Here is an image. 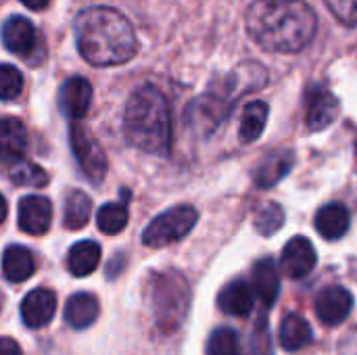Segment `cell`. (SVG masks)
Here are the masks:
<instances>
[{"instance_id": "cell-18", "label": "cell", "mask_w": 357, "mask_h": 355, "mask_svg": "<svg viewBox=\"0 0 357 355\" xmlns=\"http://www.w3.org/2000/svg\"><path fill=\"white\" fill-rule=\"evenodd\" d=\"M351 224L349 209L341 203H328L316 213V230L326 241H339L347 234Z\"/></svg>"}, {"instance_id": "cell-33", "label": "cell", "mask_w": 357, "mask_h": 355, "mask_svg": "<svg viewBox=\"0 0 357 355\" xmlns=\"http://www.w3.org/2000/svg\"><path fill=\"white\" fill-rule=\"evenodd\" d=\"M0 355H23V352L17 341L8 337H0Z\"/></svg>"}, {"instance_id": "cell-1", "label": "cell", "mask_w": 357, "mask_h": 355, "mask_svg": "<svg viewBox=\"0 0 357 355\" xmlns=\"http://www.w3.org/2000/svg\"><path fill=\"white\" fill-rule=\"evenodd\" d=\"M251 40L268 52H301L316 36L318 15L305 0H255L245 13Z\"/></svg>"}, {"instance_id": "cell-22", "label": "cell", "mask_w": 357, "mask_h": 355, "mask_svg": "<svg viewBox=\"0 0 357 355\" xmlns=\"http://www.w3.org/2000/svg\"><path fill=\"white\" fill-rule=\"evenodd\" d=\"M98 299L90 293H75L65 303V320L71 328L82 331L96 322L98 318Z\"/></svg>"}, {"instance_id": "cell-34", "label": "cell", "mask_w": 357, "mask_h": 355, "mask_svg": "<svg viewBox=\"0 0 357 355\" xmlns=\"http://www.w3.org/2000/svg\"><path fill=\"white\" fill-rule=\"evenodd\" d=\"M23 6H27V8H31V10H42L44 6H48V2L50 0H19Z\"/></svg>"}, {"instance_id": "cell-35", "label": "cell", "mask_w": 357, "mask_h": 355, "mask_svg": "<svg viewBox=\"0 0 357 355\" xmlns=\"http://www.w3.org/2000/svg\"><path fill=\"white\" fill-rule=\"evenodd\" d=\"M6 213H8V205H6V199L0 195V224L6 220Z\"/></svg>"}, {"instance_id": "cell-5", "label": "cell", "mask_w": 357, "mask_h": 355, "mask_svg": "<svg viewBox=\"0 0 357 355\" xmlns=\"http://www.w3.org/2000/svg\"><path fill=\"white\" fill-rule=\"evenodd\" d=\"M199 213L190 205H178L159 213L142 232V243L146 247L159 249L182 241L197 224Z\"/></svg>"}, {"instance_id": "cell-9", "label": "cell", "mask_w": 357, "mask_h": 355, "mask_svg": "<svg viewBox=\"0 0 357 355\" xmlns=\"http://www.w3.org/2000/svg\"><path fill=\"white\" fill-rule=\"evenodd\" d=\"M316 264H318L316 249L305 236H295L284 245L280 255V268L291 280L305 278L307 274H312Z\"/></svg>"}, {"instance_id": "cell-19", "label": "cell", "mask_w": 357, "mask_h": 355, "mask_svg": "<svg viewBox=\"0 0 357 355\" xmlns=\"http://www.w3.org/2000/svg\"><path fill=\"white\" fill-rule=\"evenodd\" d=\"M251 278H253L251 287L255 295L264 301V305H272L280 293V274H278L274 259L270 257L259 259L251 270Z\"/></svg>"}, {"instance_id": "cell-8", "label": "cell", "mask_w": 357, "mask_h": 355, "mask_svg": "<svg viewBox=\"0 0 357 355\" xmlns=\"http://www.w3.org/2000/svg\"><path fill=\"white\" fill-rule=\"evenodd\" d=\"M354 310V295L339 285L322 289L316 297V316L326 326H339Z\"/></svg>"}, {"instance_id": "cell-31", "label": "cell", "mask_w": 357, "mask_h": 355, "mask_svg": "<svg viewBox=\"0 0 357 355\" xmlns=\"http://www.w3.org/2000/svg\"><path fill=\"white\" fill-rule=\"evenodd\" d=\"M251 354L253 355H272V337H270V328H268V318L261 316L251 333Z\"/></svg>"}, {"instance_id": "cell-13", "label": "cell", "mask_w": 357, "mask_h": 355, "mask_svg": "<svg viewBox=\"0 0 357 355\" xmlns=\"http://www.w3.org/2000/svg\"><path fill=\"white\" fill-rule=\"evenodd\" d=\"M56 312V295L48 289H33L21 301V320L27 328H44Z\"/></svg>"}, {"instance_id": "cell-32", "label": "cell", "mask_w": 357, "mask_h": 355, "mask_svg": "<svg viewBox=\"0 0 357 355\" xmlns=\"http://www.w3.org/2000/svg\"><path fill=\"white\" fill-rule=\"evenodd\" d=\"M328 10L347 27L357 25V0H324Z\"/></svg>"}, {"instance_id": "cell-25", "label": "cell", "mask_w": 357, "mask_h": 355, "mask_svg": "<svg viewBox=\"0 0 357 355\" xmlns=\"http://www.w3.org/2000/svg\"><path fill=\"white\" fill-rule=\"evenodd\" d=\"M4 174L6 178L17 184V186H31V188H42L48 182V174L33 161H27L25 157L6 163L4 165Z\"/></svg>"}, {"instance_id": "cell-21", "label": "cell", "mask_w": 357, "mask_h": 355, "mask_svg": "<svg viewBox=\"0 0 357 355\" xmlns=\"http://www.w3.org/2000/svg\"><path fill=\"white\" fill-rule=\"evenodd\" d=\"M36 272V259L23 245L6 247L2 255V274L8 282H25Z\"/></svg>"}, {"instance_id": "cell-17", "label": "cell", "mask_w": 357, "mask_h": 355, "mask_svg": "<svg viewBox=\"0 0 357 355\" xmlns=\"http://www.w3.org/2000/svg\"><path fill=\"white\" fill-rule=\"evenodd\" d=\"M27 151V128L17 117L0 119V163H13L25 157Z\"/></svg>"}, {"instance_id": "cell-7", "label": "cell", "mask_w": 357, "mask_h": 355, "mask_svg": "<svg viewBox=\"0 0 357 355\" xmlns=\"http://www.w3.org/2000/svg\"><path fill=\"white\" fill-rule=\"evenodd\" d=\"M232 105H234L232 98L213 84L209 92H205L203 96L195 98L188 105L184 115L186 126L201 136H209L220 126V121L228 115Z\"/></svg>"}, {"instance_id": "cell-11", "label": "cell", "mask_w": 357, "mask_h": 355, "mask_svg": "<svg viewBox=\"0 0 357 355\" xmlns=\"http://www.w3.org/2000/svg\"><path fill=\"white\" fill-rule=\"evenodd\" d=\"M295 167V153L289 149H276L270 151L268 155L261 157V161L255 165L253 172V182L257 188H272L276 186L282 178H287L291 174V169Z\"/></svg>"}, {"instance_id": "cell-20", "label": "cell", "mask_w": 357, "mask_h": 355, "mask_svg": "<svg viewBox=\"0 0 357 355\" xmlns=\"http://www.w3.org/2000/svg\"><path fill=\"white\" fill-rule=\"evenodd\" d=\"M312 341H314V333L305 318L297 314H289L282 318L280 328H278V343L284 352H291V354L301 352Z\"/></svg>"}, {"instance_id": "cell-6", "label": "cell", "mask_w": 357, "mask_h": 355, "mask_svg": "<svg viewBox=\"0 0 357 355\" xmlns=\"http://www.w3.org/2000/svg\"><path fill=\"white\" fill-rule=\"evenodd\" d=\"M69 140H71L75 161H77L79 169L84 172V176L94 184L102 182V178L107 176V155H105L100 142L94 138V134L82 119L71 121Z\"/></svg>"}, {"instance_id": "cell-12", "label": "cell", "mask_w": 357, "mask_h": 355, "mask_svg": "<svg viewBox=\"0 0 357 355\" xmlns=\"http://www.w3.org/2000/svg\"><path fill=\"white\" fill-rule=\"evenodd\" d=\"M19 228L25 234L31 236H42L50 228L52 220V205L46 197L40 195H29L19 201Z\"/></svg>"}, {"instance_id": "cell-15", "label": "cell", "mask_w": 357, "mask_h": 355, "mask_svg": "<svg viewBox=\"0 0 357 355\" xmlns=\"http://www.w3.org/2000/svg\"><path fill=\"white\" fill-rule=\"evenodd\" d=\"M36 42H38V33H36V27L29 19L15 15V17L4 21L2 44L8 52L25 56L27 52H31L36 48Z\"/></svg>"}, {"instance_id": "cell-29", "label": "cell", "mask_w": 357, "mask_h": 355, "mask_svg": "<svg viewBox=\"0 0 357 355\" xmlns=\"http://www.w3.org/2000/svg\"><path fill=\"white\" fill-rule=\"evenodd\" d=\"M238 335L230 326H218L207 339V355H238Z\"/></svg>"}, {"instance_id": "cell-3", "label": "cell", "mask_w": 357, "mask_h": 355, "mask_svg": "<svg viewBox=\"0 0 357 355\" xmlns=\"http://www.w3.org/2000/svg\"><path fill=\"white\" fill-rule=\"evenodd\" d=\"M126 140L151 155H167L172 149V111L163 92L140 86L132 92L123 111Z\"/></svg>"}, {"instance_id": "cell-23", "label": "cell", "mask_w": 357, "mask_h": 355, "mask_svg": "<svg viewBox=\"0 0 357 355\" xmlns=\"http://www.w3.org/2000/svg\"><path fill=\"white\" fill-rule=\"evenodd\" d=\"M100 264V247L94 241H79L67 253V270L77 276H90Z\"/></svg>"}, {"instance_id": "cell-14", "label": "cell", "mask_w": 357, "mask_h": 355, "mask_svg": "<svg viewBox=\"0 0 357 355\" xmlns=\"http://www.w3.org/2000/svg\"><path fill=\"white\" fill-rule=\"evenodd\" d=\"M92 103V86L86 77H69L59 90V107L71 119H84Z\"/></svg>"}, {"instance_id": "cell-24", "label": "cell", "mask_w": 357, "mask_h": 355, "mask_svg": "<svg viewBox=\"0 0 357 355\" xmlns=\"http://www.w3.org/2000/svg\"><path fill=\"white\" fill-rule=\"evenodd\" d=\"M268 117H270V107L268 103L264 100H253L249 103L245 109H243V119H241V126H238V136L243 142H255L264 130H266V123H268Z\"/></svg>"}, {"instance_id": "cell-26", "label": "cell", "mask_w": 357, "mask_h": 355, "mask_svg": "<svg viewBox=\"0 0 357 355\" xmlns=\"http://www.w3.org/2000/svg\"><path fill=\"white\" fill-rule=\"evenodd\" d=\"M92 211V201L86 192L82 190H71L65 199V209H63V224L69 230H79L88 224Z\"/></svg>"}, {"instance_id": "cell-16", "label": "cell", "mask_w": 357, "mask_h": 355, "mask_svg": "<svg viewBox=\"0 0 357 355\" xmlns=\"http://www.w3.org/2000/svg\"><path fill=\"white\" fill-rule=\"evenodd\" d=\"M255 305V291L247 280H232L228 282L218 295V308L234 318H245L251 314Z\"/></svg>"}, {"instance_id": "cell-27", "label": "cell", "mask_w": 357, "mask_h": 355, "mask_svg": "<svg viewBox=\"0 0 357 355\" xmlns=\"http://www.w3.org/2000/svg\"><path fill=\"white\" fill-rule=\"evenodd\" d=\"M96 226L105 234H119L128 226V207L123 203H107L96 213Z\"/></svg>"}, {"instance_id": "cell-4", "label": "cell", "mask_w": 357, "mask_h": 355, "mask_svg": "<svg viewBox=\"0 0 357 355\" xmlns=\"http://www.w3.org/2000/svg\"><path fill=\"white\" fill-rule=\"evenodd\" d=\"M151 295L159 328L167 333L176 331L184 322L190 305V289L186 278L176 270L159 272L153 278Z\"/></svg>"}, {"instance_id": "cell-28", "label": "cell", "mask_w": 357, "mask_h": 355, "mask_svg": "<svg viewBox=\"0 0 357 355\" xmlns=\"http://www.w3.org/2000/svg\"><path fill=\"white\" fill-rule=\"evenodd\" d=\"M253 226H255V230H257L261 236H272V234H276V232L284 226V209H282L278 203H274V201L261 205V207L255 211Z\"/></svg>"}, {"instance_id": "cell-30", "label": "cell", "mask_w": 357, "mask_h": 355, "mask_svg": "<svg viewBox=\"0 0 357 355\" xmlns=\"http://www.w3.org/2000/svg\"><path fill=\"white\" fill-rule=\"evenodd\" d=\"M23 92V75L15 65L2 63L0 65V100L10 103L19 98Z\"/></svg>"}, {"instance_id": "cell-2", "label": "cell", "mask_w": 357, "mask_h": 355, "mask_svg": "<svg viewBox=\"0 0 357 355\" xmlns=\"http://www.w3.org/2000/svg\"><path fill=\"white\" fill-rule=\"evenodd\" d=\"M73 36L79 54L98 67L121 65L138 50L132 23L111 6H88L77 13Z\"/></svg>"}, {"instance_id": "cell-36", "label": "cell", "mask_w": 357, "mask_h": 355, "mask_svg": "<svg viewBox=\"0 0 357 355\" xmlns=\"http://www.w3.org/2000/svg\"><path fill=\"white\" fill-rule=\"evenodd\" d=\"M354 153H356V167H357V136H356V144H354Z\"/></svg>"}, {"instance_id": "cell-10", "label": "cell", "mask_w": 357, "mask_h": 355, "mask_svg": "<svg viewBox=\"0 0 357 355\" xmlns=\"http://www.w3.org/2000/svg\"><path fill=\"white\" fill-rule=\"evenodd\" d=\"M341 113L339 98L326 88H312L307 94V109H305V126L310 132H322Z\"/></svg>"}]
</instances>
